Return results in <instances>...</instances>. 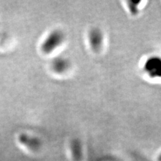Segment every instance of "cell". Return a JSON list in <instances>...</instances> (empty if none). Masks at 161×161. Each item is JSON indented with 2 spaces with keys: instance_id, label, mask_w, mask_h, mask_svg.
Instances as JSON below:
<instances>
[{
  "instance_id": "obj_4",
  "label": "cell",
  "mask_w": 161,
  "mask_h": 161,
  "mask_svg": "<svg viewBox=\"0 0 161 161\" xmlns=\"http://www.w3.org/2000/svg\"><path fill=\"white\" fill-rule=\"evenodd\" d=\"M158 161H161V154L159 155V157H158Z\"/></svg>"
},
{
  "instance_id": "obj_1",
  "label": "cell",
  "mask_w": 161,
  "mask_h": 161,
  "mask_svg": "<svg viewBox=\"0 0 161 161\" xmlns=\"http://www.w3.org/2000/svg\"><path fill=\"white\" fill-rule=\"evenodd\" d=\"M144 75L151 80L161 79V58L150 57L146 59L143 64Z\"/></svg>"
},
{
  "instance_id": "obj_3",
  "label": "cell",
  "mask_w": 161,
  "mask_h": 161,
  "mask_svg": "<svg viewBox=\"0 0 161 161\" xmlns=\"http://www.w3.org/2000/svg\"><path fill=\"white\" fill-rule=\"evenodd\" d=\"M131 3L132 5H130L129 3L128 2H126V3L128 4V6H125L128 10L129 13L132 15V16H136V15H138L141 9H142L143 6H140V4L142 3V2H130Z\"/></svg>"
},
{
  "instance_id": "obj_2",
  "label": "cell",
  "mask_w": 161,
  "mask_h": 161,
  "mask_svg": "<svg viewBox=\"0 0 161 161\" xmlns=\"http://www.w3.org/2000/svg\"><path fill=\"white\" fill-rule=\"evenodd\" d=\"M90 42L93 48H94L97 52L103 50L105 46V37L103 32L99 30H93L91 32L90 35Z\"/></svg>"
}]
</instances>
